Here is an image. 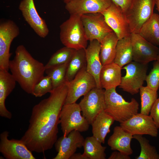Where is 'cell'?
<instances>
[{"instance_id":"20","label":"cell","mask_w":159,"mask_h":159,"mask_svg":"<svg viewBox=\"0 0 159 159\" xmlns=\"http://www.w3.org/2000/svg\"><path fill=\"white\" fill-rule=\"evenodd\" d=\"M133 138L132 134L125 130L120 125L116 126L108 140L107 144L112 150L130 155L133 152L131 146V142Z\"/></svg>"},{"instance_id":"26","label":"cell","mask_w":159,"mask_h":159,"mask_svg":"<svg viewBox=\"0 0 159 159\" xmlns=\"http://www.w3.org/2000/svg\"><path fill=\"white\" fill-rule=\"evenodd\" d=\"M133 61L132 47L130 36L118 40L114 62L122 68Z\"/></svg>"},{"instance_id":"27","label":"cell","mask_w":159,"mask_h":159,"mask_svg":"<svg viewBox=\"0 0 159 159\" xmlns=\"http://www.w3.org/2000/svg\"><path fill=\"white\" fill-rule=\"evenodd\" d=\"M93 136L88 137L85 139L82 154L86 159H105L106 147Z\"/></svg>"},{"instance_id":"41","label":"cell","mask_w":159,"mask_h":159,"mask_svg":"<svg viewBox=\"0 0 159 159\" xmlns=\"http://www.w3.org/2000/svg\"><path fill=\"white\" fill-rule=\"evenodd\" d=\"M156 60H158L159 61V48L158 54V56H157V57Z\"/></svg>"},{"instance_id":"1","label":"cell","mask_w":159,"mask_h":159,"mask_svg":"<svg viewBox=\"0 0 159 159\" xmlns=\"http://www.w3.org/2000/svg\"><path fill=\"white\" fill-rule=\"evenodd\" d=\"M67 91L66 81L33 107L28 128L20 139L31 151L44 153L54 145L58 139L60 115Z\"/></svg>"},{"instance_id":"39","label":"cell","mask_w":159,"mask_h":159,"mask_svg":"<svg viewBox=\"0 0 159 159\" xmlns=\"http://www.w3.org/2000/svg\"><path fill=\"white\" fill-rule=\"evenodd\" d=\"M155 5L156 6V9L159 13V0H156Z\"/></svg>"},{"instance_id":"36","label":"cell","mask_w":159,"mask_h":159,"mask_svg":"<svg viewBox=\"0 0 159 159\" xmlns=\"http://www.w3.org/2000/svg\"><path fill=\"white\" fill-rule=\"evenodd\" d=\"M117 5L119 6L124 12L129 6L131 0H111Z\"/></svg>"},{"instance_id":"34","label":"cell","mask_w":159,"mask_h":159,"mask_svg":"<svg viewBox=\"0 0 159 159\" xmlns=\"http://www.w3.org/2000/svg\"><path fill=\"white\" fill-rule=\"evenodd\" d=\"M145 81L147 86L152 90L157 91L159 88V61L156 60L153 64L152 68L148 75Z\"/></svg>"},{"instance_id":"22","label":"cell","mask_w":159,"mask_h":159,"mask_svg":"<svg viewBox=\"0 0 159 159\" xmlns=\"http://www.w3.org/2000/svg\"><path fill=\"white\" fill-rule=\"evenodd\" d=\"M122 69L114 62L103 66L100 75L101 87L106 90L119 86L122 77Z\"/></svg>"},{"instance_id":"8","label":"cell","mask_w":159,"mask_h":159,"mask_svg":"<svg viewBox=\"0 0 159 159\" xmlns=\"http://www.w3.org/2000/svg\"><path fill=\"white\" fill-rule=\"evenodd\" d=\"M20 33L19 29L13 21L1 20L0 23V69L8 71L10 49L12 42Z\"/></svg>"},{"instance_id":"2","label":"cell","mask_w":159,"mask_h":159,"mask_svg":"<svg viewBox=\"0 0 159 159\" xmlns=\"http://www.w3.org/2000/svg\"><path fill=\"white\" fill-rule=\"evenodd\" d=\"M11 74L26 92L32 95L35 85L44 76L45 66L34 58L23 45L16 48L14 58L10 60Z\"/></svg>"},{"instance_id":"15","label":"cell","mask_w":159,"mask_h":159,"mask_svg":"<svg viewBox=\"0 0 159 159\" xmlns=\"http://www.w3.org/2000/svg\"><path fill=\"white\" fill-rule=\"evenodd\" d=\"M130 37L133 61L148 64L157 60L158 47L145 40L138 33H131Z\"/></svg>"},{"instance_id":"13","label":"cell","mask_w":159,"mask_h":159,"mask_svg":"<svg viewBox=\"0 0 159 159\" xmlns=\"http://www.w3.org/2000/svg\"><path fill=\"white\" fill-rule=\"evenodd\" d=\"M102 13L119 40L130 36L131 33L129 23L124 12L119 6L112 2Z\"/></svg>"},{"instance_id":"35","label":"cell","mask_w":159,"mask_h":159,"mask_svg":"<svg viewBox=\"0 0 159 159\" xmlns=\"http://www.w3.org/2000/svg\"><path fill=\"white\" fill-rule=\"evenodd\" d=\"M150 115L152 117L157 127L159 128V97L154 103L150 112Z\"/></svg>"},{"instance_id":"12","label":"cell","mask_w":159,"mask_h":159,"mask_svg":"<svg viewBox=\"0 0 159 159\" xmlns=\"http://www.w3.org/2000/svg\"><path fill=\"white\" fill-rule=\"evenodd\" d=\"M120 125L133 135H146L156 137L158 135V128L151 116L140 113L120 123Z\"/></svg>"},{"instance_id":"6","label":"cell","mask_w":159,"mask_h":159,"mask_svg":"<svg viewBox=\"0 0 159 159\" xmlns=\"http://www.w3.org/2000/svg\"><path fill=\"white\" fill-rule=\"evenodd\" d=\"M156 0H131L125 12L131 33H139L143 25L153 14Z\"/></svg>"},{"instance_id":"23","label":"cell","mask_w":159,"mask_h":159,"mask_svg":"<svg viewBox=\"0 0 159 159\" xmlns=\"http://www.w3.org/2000/svg\"><path fill=\"white\" fill-rule=\"evenodd\" d=\"M115 120L103 110L96 117L91 125L93 136L102 143H104L107 135L110 132V128Z\"/></svg>"},{"instance_id":"11","label":"cell","mask_w":159,"mask_h":159,"mask_svg":"<svg viewBox=\"0 0 159 159\" xmlns=\"http://www.w3.org/2000/svg\"><path fill=\"white\" fill-rule=\"evenodd\" d=\"M81 17L87 39L90 42L97 40L100 42L113 31L101 13L85 14L81 15Z\"/></svg>"},{"instance_id":"18","label":"cell","mask_w":159,"mask_h":159,"mask_svg":"<svg viewBox=\"0 0 159 159\" xmlns=\"http://www.w3.org/2000/svg\"><path fill=\"white\" fill-rule=\"evenodd\" d=\"M112 2L111 0H73L65 4V8L70 15L102 13Z\"/></svg>"},{"instance_id":"5","label":"cell","mask_w":159,"mask_h":159,"mask_svg":"<svg viewBox=\"0 0 159 159\" xmlns=\"http://www.w3.org/2000/svg\"><path fill=\"white\" fill-rule=\"evenodd\" d=\"M81 112L79 104L76 102L63 105L60 115L59 123L64 135H67L74 130L81 132L89 130L90 124L82 115Z\"/></svg>"},{"instance_id":"25","label":"cell","mask_w":159,"mask_h":159,"mask_svg":"<svg viewBox=\"0 0 159 159\" xmlns=\"http://www.w3.org/2000/svg\"><path fill=\"white\" fill-rule=\"evenodd\" d=\"M138 34L152 44L159 46V15L153 13L143 25Z\"/></svg>"},{"instance_id":"40","label":"cell","mask_w":159,"mask_h":159,"mask_svg":"<svg viewBox=\"0 0 159 159\" xmlns=\"http://www.w3.org/2000/svg\"><path fill=\"white\" fill-rule=\"evenodd\" d=\"M62 0L65 4H66L73 0Z\"/></svg>"},{"instance_id":"3","label":"cell","mask_w":159,"mask_h":159,"mask_svg":"<svg viewBox=\"0 0 159 159\" xmlns=\"http://www.w3.org/2000/svg\"><path fill=\"white\" fill-rule=\"evenodd\" d=\"M105 111L115 121L121 123L138 113L139 104L134 98L126 101L117 93L116 88L105 90Z\"/></svg>"},{"instance_id":"9","label":"cell","mask_w":159,"mask_h":159,"mask_svg":"<svg viewBox=\"0 0 159 159\" xmlns=\"http://www.w3.org/2000/svg\"><path fill=\"white\" fill-rule=\"evenodd\" d=\"M67 82L68 91L64 104L76 102L80 97L97 87L95 79L87 72L86 68L80 71L72 80Z\"/></svg>"},{"instance_id":"10","label":"cell","mask_w":159,"mask_h":159,"mask_svg":"<svg viewBox=\"0 0 159 159\" xmlns=\"http://www.w3.org/2000/svg\"><path fill=\"white\" fill-rule=\"evenodd\" d=\"M105 90L96 87L84 95L79 103L82 115L90 125L97 116L105 110Z\"/></svg>"},{"instance_id":"31","label":"cell","mask_w":159,"mask_h":159,"mask_svg":"<svg viewBox=\"0 0 159 159\" xmlns=\"http://www.w3.org/2000/svg\"><path fill=\"white\" fill-rule=\"evenodd\" d=\"M133 138L139 143L141 148L140 155L135 159H159V154L155 147L150 144L148 140L140 135H133Z\"/></svg>"},{"instance_id":"21","label":"cell","mask_w":159,"mask_h":159,"mask_svg":"<svg viewBox=\"0 0 159 159\" xmlns=\"http://www.w3.org/2000/svg\"><path fill=\"white\" fill-rule=\"evenodd\" d=\"M16 81L8 71L0 69V115L10 119L12 115L6 109L5 101L15 88Z\"/></svg>"},{"instance_id":"16","label":"cell","mask_w":159,"mask_h":159,"mask_svg":"<svg viewBox=\"0 0 159 159\" xmlns=\"http://www.w3.org/2000/svg\"><path fill=\"white\" fill-rule=\"evenodd\" d=\"M19 9L25 20L39 37L44 38L49 30L45 21L38 14L34 0H22Z\"/></svg>"},{"instance_id":"30","label":"cell","mask_w":159,"mask_h":159,"mask_svg":"<svg viewBox=\"0 0 159 159\" xmlns=\"http://www.w3.org/2000/svg\"><path fill=\"white\" fill-rule=\"evenodd\" d=\"M76 50L65 46L57 50L45 66V69L69 62Z\"/></svg>"},{"instance_id":"38","label":"cell","mask_w":159,"mask_h":159,"mask_svg":"<svg viewBox=\"0 0 159 159\" xmlns=\"http://www.w3.org/2000/svg\"><path fill=\"white\" fill-rule=\"evenodd\" d=\"M70 159H86L82 154L80 153H74L70 158Z\"/></svg>"},{"instance_id":"28","label":"cell","mask_w":159,"mask_h":159,"mask_svg":"<svg viewBox=\"0 0 159 159\" xmlns=\"http://www.w3.org/2000/svg\"><path fill=\"white\" fill-rule=\"evenodd\" d=\"M85 49L76 50L68 63L66 76V81L69 82L83 69L86 68Z\"/></svg>"},{"instance_id":"14","label":"cell","mask_w":159,"mask_h":159,"mask_svg":"<svg viewBox=\"0 0 159 159\" xmlns=\"http://www.w3.org/2000/svg\"><path fill=\"white\" fill-rule=\"evenodd\" d=\"M9 132L4 131L0 135V152L6 159H35L25 144L19 140L8 138Z\"/></svg>"},{"instance_id":"7","label":"cell","mask_w":159,"mask_h":159,"mask_svg":"<svg viewBox=\"0 0 159 159\" xmlns=\"http://www.w3.org/2000/svg\"><path fill=\"white\" fill-rule=\"evenodd\" d=\"M148 69V64L132 61L122 69L126 71L122 77L119 87L132 95L137 94L145 81Z\"/></svg>"},{"instance_id":"32","label":"cell","mask_w":159,"mask_h":159,"mask_svg":"<svg viewBox=\"0 0 159 159\" xmlns=\"http://www.w3.org/2000/svg\"><path fill=\"white\" fill-rule=\"evenodd\" d=\"M68 63L45 69V73L52 81L53 89L66 81V76Z\"/></svg>"},{"instance_id":"33","label":"cell","mask_w":159,"mask_h":159,"mask_svg":"<svg viewBox=\"0 0 159 159\" xmlns=\"http://www.w3.org/2000/svg\"><path fill=\"white\" fill-rule=\"evenodd\" d=\"M53 90L51 80L47 75L35 85L32 95L36 97H41L47 93H50Z\"/></svg>"},{"instance_id":"37","label":"cell","mask_w":159,"mask_h":159,"mask_svg":"<svg viewBox=\"0 0 159 159\" xmlns=\"http://www.w3.org/2000/svg\"><path fill=\"white\" fill-rule=\"evenodd\" d=\"M108 159H130V155L125 154L117 151H114L112 152Z\"/></svg>"},{"instance_id":"29","label":"cell","mask_w":159,"mask_h":159,"mask_svg":"<svg viewBox=\"0 0 159 159\" xmlns=\"http://www.w3.org/2000/svg\"><path fill=\"white\" fill-rule=\"evenodd\" d=\"M141 100L140 113L149 115L151 109L158 98L157 91L153 90L147 86H142L140 90Z\"/></svg>"},{"instance_id":"4","label":"cell","mask_w":159,"mask_h":159,"mask_svg":"<svg viewBox=\"0 0 159 159\" xmlns=\"http://www.w3.org/2000/svg\"><path fill=\"white\" fill-rule=\"evenodd\" d=\"M60 39L64 46L76 50L85 49L87 41L81 15L70 14L60 26Z\"/></svg>"},{"instance_id":"19","label":"cell","mask_w":159,"mask_h":159,"mask_svg":"<svg viewBox=\"0 0 159 159\" xmlns=\"http://www.w3.org/2000/svg\"><path fill=\"white\" fill-rule=\"evenodd\" d=\"M100 43L97 40L90 42L85 49L87 61L86 70L95 79L97 87L102 88L100 82V75L102 68L100 57Z\"/></svg>"},{"instance_id":"24","label":"cell","mask_w":159,"mask_h":159,"mask_svg":"<svg viewBox=\"0 0 159 159\" xmlns=\"http://www.w3.org/2000/svg\"><path fill=\"white\" fill-rule=\"evenodd\" d=\"M118 39L113 31L105 36L100 42V57L102 65L113 62Z\"/></svg>"},{"instance_id":"17","label":"cell","mask_w":159,"mask_h":159,"mask_svg":"<svg viewBox=\"0 0 159 159\" xmlns=\"http://www.w3.org/2000/svg\"><path fill=\"white\" fill-rule=\"evenodd\" d=\"M85 139L80 132L74 130L57 139L54 145L57 153L53 159H70L78 148L83 147Z\"/></svg>"}]
</instances>
